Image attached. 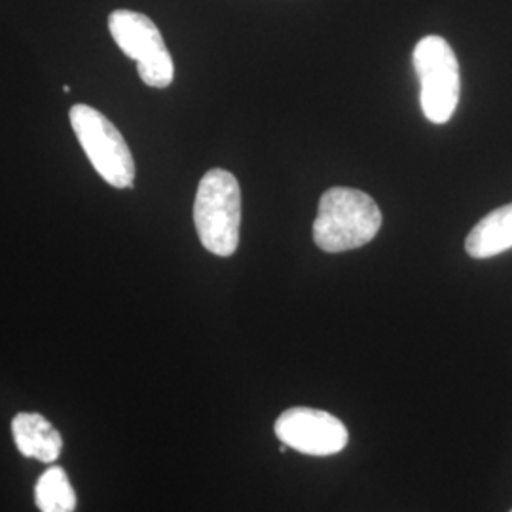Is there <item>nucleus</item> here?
Returning a JSON list of instances; mask_svg holds the SVG:
<instances>
[{"mask_svg":"<svg viewBox=\"0 0 512 512\" xmlns=\"http://www.w3.org/2000/svg\"><path fill=\"white\" fill-rule=\"evenodd\" d=\"M382 211L366 192L357 188H329L313 222V241L325 253H346L359 249L378 236Z\"/></svg>","mask_w":512,"mask_h":512,"instance_id":"f257e3e1","label":"nucleus"},{"mask_svg":"<svg viewBox=\"0 0 512 512\" xmlns=\"http://www.w3.org/2000/svg\"><path fill=\"white\" fill-rule=\"evenodd\" d=\"M109 31L116 46L137 63L139 78L150 88H167L175 78V65L164 37L152 19L133 10H114Z\"/></svg>","mask_w":512,"mask_h":512,"instance_id":"39448f33","label":"nucleus"},{"mask_svg":"<svg viewBox=\"0 0 512 512\" xmlns=\"http://www.w3.org/2000/svg\"><path fill=\"white\" fill-rule=\"evenodd\" d=\"M275 437L306 456H334L348 446L346 425L325 410L296 406L285 410L274 425Z\"/></svg>","mask_w":512,"mask_h":512,"instance_id":"423d86ee","label":"nucleus"},{"mask_svg":"<svg viewBox=\"0 0 512 512\" xmlns=\"http://www.w3.org/2000/svg\"><path fill=\"white\" fill-rule=\"evenodd\" d=\"M512 249V203L486 215L465 239V251L473 258H492Z\"/></svg>","mask_w":512,"mask_h":512,"instance_id":"6e6552de","label":"nucleus"},{"mask_svg":"<svg viewBox=\"0 0 512 512\" xmlns=\"http://www.w3.org/2000/svg\"><path fill=\"white\" fill-rule=\"evenodd\" d=\"M12 433L25 458L52 463L63 450L61 433L40 414H18L12 421Z\"/></svg>","mask_w":512,"mask_h":512,"instance_id":"0eeeda50","label":"nucleus"},{"mask_svg":"<svg viewBox=\"0 0 512 512\" xmlns=\"http://www.w3.org/2000/svg\"><path fill=\"white\" fill-rule=\"evenodd\" d=\"M414 69L420 78L421 110L433 124H446L458 109L461 78L452 46L437 35L421 38L414 48Z\"/></svg>","mask_w":512,"mask_h":512,"instance_id":"20e7f679","label":"nucleus"},{"mask_svg":"<svg viewBox=\"0 0 512 512\" xmlns=\"http://www.w3.org/2000/svg\"><path fill=\"white\" fill-rule=\"evenodd\" d=\"M69 118L80 147L99 177L114 188H131L135 183V160L124 135L109 118L90 105H74Z\"/></svg>","mask_w":512,"mask_h":512,"instance_id":"7ed1b4c3","label":"nucleus"},{"mask_svg":"<svg viewBox=\"0 0 512 512\" xmlns=\"http://www.w3.org/2000/svg\"><path fill=\"white\" fill-rule=\"evenodd\" d=\"M35 499L40 512H74L76 509V494L61 467H50L38 478Z\"/></svg>","mask_w":512,"mask_h":512,"instance_id":"1a4fd4ad","label":"nucleus"},{"mask_svg":"<svg viewBox=\"0 0 512 512\" xmlns=\"http://www.w3.org/2000/svg\"><path fill=\"white\" fill-rule=\"evenodd\" d=\"M512 512V511H511Z\"/></svg>","mask_w":512,"mask_h":512,"instance_id":"9d476101","label":"nucleus"},{"mask_svg":"<svg viewBox=\"0 0 512 512\" xmlns=\"http://www.w3.org/2000/svg\"><path fill=\"white\" fill-rule=\"evenodd\" d=\"M194 224L209 253L232 256L238 251L241 188L230 171L211 169L203 175L194 202Z\"/></svg>","mask_w":512,"mask_h":512,"instance_id":"f03ea898","label":"nucleus"}]
</instances>
